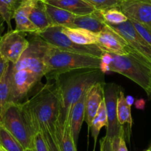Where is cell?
Wrapping results in <instances>:
<instances>
[{
	"instance_id": "31",
	"label": "cell",
	"mask_w": 151,
	"mask_h": 151,
	"mask_svg": "<svg viewBox=\"0 0 151 151\" xmlns=\"http://www.w3.org/2000/svg\"><path fill=\"white\" fill-rule=\"evenodd\" d=\"M32 149L33 151H49L45 139L41 130L38 131L34 135Z\"/></svg>"
},
{
	"instance_id": "38",
	"label": "cell",
	"mask_w": 151,
	"mask_h": 151,
	"mask_svg": "<svg viewBox=\"0 0 151 151\" xmlns=\"http://www.w3.org/2000/svg\"><path fill=\"white\" fill-rule=\"evenodd\" d=\"M125 99H126V102H127V104H128L129 106H130V107L134 104L135 99L134 97L132 96H130V95L127 96L125 97Z\"/></svg>"
},
{
	"instance_id": "21",
	"label": "cell",
	"mask_w": 151,
	"mask_h": 151,
	"mask_svg": "<svg viewBox=\"0 0 151 151\" xmlns=\"http://www.w3.org/2000/svg\"><path fill=\"white\" fill-rule=\"evenodd\" d=\"M56 138L61 151H77L71 131L70 119L64 125L56 124Z\"/></svg>"
},
{
	"instance_id": "24",
	"label": "cell",
	"mask_w": 151,
	"mask_h": 151,
	"mask_svg": "<svg viewBox=\"0 0 151 151\" xmlns=\"http://www.w3.org/2000/svg\"><path fill=\"white\" fill-rule=\"evenodd\" d=\"M107 126V110H106V105L104 99L101 101L100 107L96 114L95 117L93 119L91 125L90 127V130L92 133V136L94 139V148L96 145L97 139H98L99 134L103 127Z\"/></svg>"
},
{
	"instance_id": "9",
	"label": "cell",
	"mask_w": 151,
	"mask_h": 151,
	"mask_svg": "<svg viewBox=\"0 0 151 151\" xmlns=\"http://www.w3.org/2000/svg\"><path fill=\"white\" fill-rule=\"evenodd\" d=\"M120 88L116 83H104V99L107 114V126L106 137L113 140L118 137L124 130L117 118V99Z\"/></svg>"
},
{
	"instance_id": "41",
	"label": "cell",
	"mask_w": 151,
	"mask_h": 151,
	"mask_svg": "<svg viewBox=\"0 0 151 151\" xmlns=\"http://www.w3.org/2000/svg\"><path fill=\"white\" fill-rule=\"evenodd\" d=\"M0 151H7V150H6L4 149L3 147H2L0 146Z\"/></svg>"
},
{
	"instance_id": "44",
	"label": "cell",
	"mask_w": 151,
	"mask_h": 151,
	"mask_svg": "<svg viewBox=\"0 0 151 151\" xmlns=\"http://www.w3.org/2000/svg\"><path fill=\"white\" fill-rule=\"evenodd\" d=\"M145 151H151V147L149 148V149H147V150H145Z\"/></svg>"
},
{
	"instance_id": "37",
	"label": "cell",
	"mask_w": 151,
	"mask_h": 151,
	"mask_svg": "<svg viewBox=\"0 0 151 151\" xmlns=\"http://www.w3.org/2000/svg\"><path fill=\"white\" fill-rule=\"evenodd\" d=\"M135 106L137 109H140V110H144L145 106V101L143 99H139L135 103Z\"/></svg>"
},
{
	"instance_id": "43",
	"label": "cell",
	"mask_w": 151,
	"mask_h": 151,
	"mask_svg": "<svg viewBox=\"0 0 151 151\" xmlns=\"http://www.w3.org/2000/svg\"><path fill=\"white\" fill-rule=\"evenodd\" d=\"M24 151H33V149H26L24 150Z\"/></svg>"
},
{
	"instance_id": "17",
	"label": "cell",
	"mask_w": 151,
	"mask_h": 151,
	"mask_svg": "<svg viewBox=\"0 0 151 151\" xmlns=\"http://www.w3.org/2000/svg\"><path fill=\"white\" fill-rule=\"evenodd\" d=\"M44 2L76 16L88 15L96 10L85 0H45Z\"/></svg>"
},
{
	"instance_id": "6",
	"label": "cell",
	"mask_w": 151,
	"mask_h": 151,
	"mask_svg": "<svg viewBox=\"0 0 151 151\" xmlns=\"http://www.w3.org/2000/svg\"><path fill=\"white\" fill-rule=\"evenodd\" d=\"M29 40V46L22 54L19 60L12 65L13 70H27L42 79L47 74V67L45 62V55L48 44L37 35Z\"/></svg>"
},
{
	"instance_id": "12",
	"label": "cell",
	"mask_w": 151,
	"mask_h": 151,
	"mask_svg": "<svg viewBox=\"0 0 151 151\" xmlns=\"http://www.w3.org/2000/svg\"><path fill=\"white\" fill-rule=\"evenodd\" d=\"M96 45L103 52L116 55H127L132 50L124 38L107 24L97 33Z\"/></svg>"
},
{
	"instance_id": "40",
	"label": "cell",
	"mask_w": 151,
	"mask_h": 151,
	"mask_svg": "<svg viewBox=\"0 0 151 151\" xmlns=\"http://www.w3.org/2000/svg\"><path fill=\"white\" fill-rule=\"evenodd\" d=\"M146 93H147V96L151 100V72L150 73V81H149V86H148L147 90L146 91Z\"/></svg>"
},
{
	"instance_id": "45",
	"label": "cell",
	"mask_w": 151,
	"mask_h": 151,
	"mask_svg": "<svg viewBox=\"0 0 151 151\" xmlns=\"http://www.w3.org/2000/svg\"><path fill=\"white\" fill-rule=\"evenodd\" d=\"M42 1H45V0H42Z\"/></svg>"
},
{
	"instance_id": "13",
	"label": "cell",
	"mask_w": 151,
	"mask_h": 151,
	"mask_svg": "<svg viewBox=\"0 0 151 151\" xmlns=\"http://www.w3.org/2000/svg\"><path fill=\"white\" fill-rule=\"evenodd\" d=\"M119 8L129 19L151 27V2L139 0H123Z\"/></svg>"
},
{
	"instance_id": "35",
	"label": "cell",
	"mask_w": 151,
	"mask_h": 151,
	"mask_svg": "<svg viewBox=\"0 0 151 151\" xmlns=\"http://www.w3.org/2000/svg\"><path fill=\"white\" fill-rule=\"evenodd\" d=\"M10 65H11V63L0 54V79L3 76L5 72L8 70Z\"/></svg>"
},
{
	"instance_id": "3",
	"label": "cell",
	"mask_w": 151,
	"mask_h": 151,
	"mask_svg": "<svg viewBox=\"0 0 151 151\" xmlns=\"http://www.w3.org/2000/svg\"><path fill=\"white\" fill-rule=\"evenodd\" d=\"M45 62L47 70L45 77L49 80L58 74L68 71L100 69L101 59L92 55L66 51L48 45L45 55Z\"/></svg>"
},
{
	"instance_id": "14",
	"label": "cell",
	"mask_w": 151,
	"mask_h": 151,
	"mask_svg": "<svg viewBox=\"0 0 151 151\" xmlns=\"http://www.w3.org/2000/svg\"><path fill=\"white\" fill-rule=\"evenodd\" d=\"M104 82H96L88 91L85 101V121L88 124V130H90L91 123L99 108L101 101L104 100Z\"/></svg>"
},
{
	"instance_id": "26",
	"label": "cell",
	"mask_w": 151,
	"mask_h": 151,
	"mask_svg": "<svg viewBox=\"0 0 151 151\" xmlns=\"http://www.w3.org/2000/svg\"><path fill=\"white\" fill-rule=\"evenodd\" d=\"M22 0H0V17L8 24V31L12 30L11 20L14 19V12Z\"/></svg>"
},
{
	"instance_id": "11",
	"label": "cell",
	"mask_w": 151,
	"mask_h": 151,
	"mask_svg": "<svg viewBox=\"0 0 151 151\" xmlns=\"http://www.w3.org/2000/svg\"><path fill=\"white\" fill-rule=\"evenodd\" d=\"M28 46L29 40L25 38V33L11 30L0 40V54L10 63L15 64Z\"/></svg>"
},
{
	"instance_id": "16",
	"label": "cell",
	"mask_w": 151,
	"mask_h": 151,
	"mask_svg": "<svg viewBox=\"0 0 151 151\" xmlns=\"http://www.w3.org/2000/svg\"><path fill=\"white\" fill-rule=\"evenodd\" d=\"M99 10H96L94 12L88 15L76 16L74 19L70 27H79L86 29L93 33H98L106 27Z\"/></svg>"
},
{
	"instance_id": "18",
	"label": "cell",
	"mask_w": 151,
	"mask_h": 151,
	"mask_svg": "<svg viewBox=\"0 0 151 151\" xmlns=\"http://www.w3.org/2000/svg\"><path fill=\"white\" fill-rule=\"evenodd\" d=\"M88 91H85L79 101L74 104L70 115L71 131L76 144H77L81 127L85 119V101H86Z\"/></svg>"
},
{
	"instance_id": "23",
	"label": "cell",
	"mask_w": 151,
	"mask_h": 151,
	"mask_svg": "<svg viewBox=\"0 0 151 151\" xmlns=\"http://www.w3.org/2000/svg\"><path fill=\"white\" fill-rule=\"evenodd\" d=\"M117 118L122 126L127 124L130 130L133 125V119L131 115V107L126 102L124 93L121 89L119 90L117 99Z\"/></svg>"
},
{
	"instance_id": "30",
	"label": "cell",
	"mask_w": 151,
	"mask_h": 151,
	"mask_svg": "<svg viewBox=\"0 0 151 151\" xmlns=\"http://www.w3.org/2000/svg\"><path fill=\"white\" fill-rule=\"evenodd\" d=\"M130 20L132 22L136 30L139 32V34L144 38V40L151 47V27L141 24V23L133 21V20Z\"/></svg>"
},
{
	"instance_id": "20",
	"label": "cell",
	"mask_w": 151,
	"mask_h": 151,
	"mask_svg": "<svg viewBox=\"0 0 151 151\" xmlns=\"http://www.w3.org/2000/svg\"><path fill=\"white\" fill-rule=\"evenodd\" d=\"M62 31L73 42L80 45H96L97 33L79 27H62Z\"/></svg>"
},
{
	"instance_id": "8",
	"label": "cell",
	"mask_w": 151,
	"mask_h": 151,
	"mask_svg": "<svg viewBox=\"0 0 151 151\" xmlns=\"http://www.w3.org/2000/svg\"><path fill=\"white\" fill-rule=\"evenodd\" d=\"M42 79L27 70H13L11 63L10 103H23L40 84Z\"/></svg>"
},
{
	"instance_id": "1",
	"label": "cell",
	"mask_w": 151,
	"mask_h": 151,
	"mask_svg": "<svg viewBox=\"0 0 151 151\" xmlns=\"http://www.w3.org/2000/svg\"><path fill=\"white\" fill-rule=\"evenodd\" d=\"M49 80H53L59 88L61 107L57 124L64 125L70 119L74 104L93 85L104 82V73L99 68L81 69L62 73Z\"/></svg>"
},
{
	"instance_id": "15",
	"label": "cell",
	"mask_w": 151,
	"mask_h": 151,
	"mask_svg": "<svg viewBox=\"0 0 151 151\" xmlns=\"http://www.w3.org/2000/svg\"><path fill=\"white\" fill-rule=\"evenodd\" d=\"M36 0H22L14 12V19L16 22L15 30L21 33L34 34L38 30L29 18V14Z\"/></svg>"
},
{
	"instance_id": "34",
	"label": "cell",
	"mask_w": 151,
	"mask_h": 151,
	"mask_svg": "<svg viewBox=\"0 0 151 151\" xmlns=\"http://www.w3.org/2000/svg\"><path fill=\"white\" fill-rule=\"evenodd\" d=\"M100 151H114L112 141L109 138L104 136L100 140Z\"/></svg>"
},
{
	"instance_id": "42",
	"label": "cell",
	"mask_w": 151,
	"mask_h": 151,
	"mask_svg": "<svg viewBox=\"0 0 151 151\" xmlns=\"http://www.w3.org/2000/svg\"><path fill=\"white\" fill-rule=\"evenodd\" d=\"M139 1H144V2H151V0H139Z\"/></svg>"
},
{
	"instance_id": "25",
	"label": "cell",
	"mask_w": 151,
	"mask_h": 151,
	"mask_svg": "<svg viewBox=\"0 0 151 151\" xmlns=\"http://www.w3.org/2000/svg\"><path fill=\"white\" fill-rule=\"evenodd\" d=\"M10 73H11V65L8 70L0 79V116L10 103V97H11Z\"/></svg>"
},
{
	"instance_id": "36",
	"label": "cell",
	"mask_w": 151,
	"mask_h": 151,
	"mask_svg": "<svg viewBox=\"0 0 151 151\" xmlns=\"http://www.w3.org/2000/svg\"><path fill=\"white\" fill-rule=\"evenodd\" d=\"M101 63L104 64V65H107L110 66V65L111 64L112 61H113V57H112V55L110 53H107V52H103L102 54H101Z\"/></svg>"
},
{
	"instance_id": "33",
	"label": "cell",
	"mask_w": 151,
	"mask_h": 151,
	"mask_svg": "<svg viewBox=\"0 0 151 151\" xmlns=\"http://www.w3.org/2000/svg\"><path fill=\"white\" fill-rule=\"evenodd\" d=\"M113 147L114 151H128L124 139V132L119 136L112 140Z\"/></svg>"
},
{
	"instance_id": "32",
	"label": "cell",
	"mask_w": 151,
	"mask_h": 151,
	"mask_svg": "<svg viewBox=\"0 0 151 151\" xmlns=\"http://www.w3.org/2000/svg\"><path fill=\"white\" fill-rule=\"evenodd\" d=\"M47 143L49 151H61L56 138V133L49 130H41Z\"/></svg>"
},
{
	"instance_id": "28",
	"label": "cell",
	"mask_w": 151,
	"mask_h": 151,
	"mask_svg": "<svg viewBox=\"0 0 151 151\" xmlns=\"http://www.w3.org/2000/svg\"><path fill=\"white\" fill-rule=\"evenodd\" d=\"M99 11L106 24L117 25L122 24L128 20L127 16L118 8H107Z\"/></svg>"
},
{
	"instance_id": "39",
	"label": "cell",
	"mask_w": 151,
	"mask_h": 151,
	"mask_svg": "<svg viewBox=\"0 0 151 151\" xmlns=\"http://www.w3.org/2000/svg\"><path fill=\"white\" fill-rule=\"evenodd\" d=\"M4 22H5V21L3 20V19L0 17V40L2 38V33L4 30Z\"/></svg>"
},
{
	"instance_id": "5",
	"label": "cell",
	"mask_w": 151,
	"mask_h": 151,
	"mask_svg": "<svg viewBox=\"0 0 151 151\" xmlns=\"http://www.w3.org/2000/svg\"><path fill=\"white\" fill-rule=\"evenodd\" d=\"M111 55L113 61L110 65V71L124 76L146 91L149 86L150 64L135 52L127 55Z\"/></svg>"
},
{
	"instance_id": "19",
	"label": "cell",
	"mask_w": 151,
	"mask_h": 151,
	"mask_svg": "<svg viewBox=\"0 0 151 151\" xmlns=\"http://www.w3.org/2000/svg\"><path fill=\"white\" fill-rule=\"evenodd\" d=\"M29 18L33 25L37 28V32L53 26L46 11L45 2L42 0H36L29 14Z\"/></svg>"
},
{
	"instance_id": "10",
	"label": "cell",
	"mask_w": 151,
	"mask_h": 151,
	"mask_svg": "<svg viewBox=\"0 0 151 151\" xmlns=\"http://www.w3.org/2000/svg\"><path fill=\"white\" fill-rule=\"evenodd\" d=\"M107 25L124 38L132 50V52H135L138 56L151 65V47L136 30L132 22L129 19L122 24Z\"/></svg>"
},
{
	"instance_id": "29",
	"label": "cell",
	"mask_w": 151,
	"mask_h": 151,
	"mask_svg": "<svg viewBox=\"0 0 151 151\" xmlns=\"http://www.w3.org/2000/svg\"><path fill=\"white\" fill-rule=\"evenodd\" d=\"M96 10H104L112 8H119L123 0H85Z\"/></svg>"
},
{
	"instance_id": "22",
	"label": "cell",
	"mask_w": 151,
	"mask_h": 151,
	"mask_svg": "<svg viewBox=\"0 0 151 151\" xmlns=\"http://www.w3.org/2000/svg\"><path fill=\"white\" fill-rule=\"evenodd\" d=\"M46 11L53 22V26L70 27L76 15L68 11L62 9L58 7L53 6L45 2Z\"/></svg>"
},
{
	"instance_id": "2",
	"label": "cell",
	"mask_w": 151,
	"mask_h": 151,
	"mask_svg": "<svg viewBox=\"0 0 151 151\" xmlns=\"http://www.w3.org/2000/svg\"><path fill=\"white\" fill-rule=\"evenodd\" d=\"M23 105L36 132L49 130L56 133L60 112L61 101L59 88L53 80L38 85Z\"/></svg>"
},
{
	"instance_id": "27",
	"label": "cell",
	"mask_w": 151,
	"mask_h": 151,
	"mask_svg": "<svg viewBox=\"0 0 151 151\" xmlns=\"http://www.w3.org/2000/svg\"><path fill=\"white\" fill-rule=\"evenodd\" d=\"M0 146L7 151H24L17 139L0 124Z\"/></svg>"
},
{
	"instance_id": "4",
	"label": "cell",
	"mask_w": 151,
	"mask_h": 151,
	"mask_svg": "<svg viewBox=\"0 0 151 151\" xmlns=\"http://www.w3.org/2000/svg\"><path fill=\"white\" fill-rule=\"evenodd\" d=\"M0 124L6 128L24 150L32 149L35 130L22 103H9L0 116Z\"/></svg>"
},
{
	"instance_id": "7",
	"label": "cell",
	"mask_w": 151,
	"mask_h": 151,
	"mask_svg": "<svg viewBox=\"0 0 151 151\" xmlns=\"http://www.w3.org/2000/svg\"><path fill=\"white\" fill-rule=\"evenodd\" d=\"M34 34L40 36L42 40L50 45L66 51L92 55L97 57H101L103 53L102 50L96 45H80L74 43L62 31V27L61 26H51Z\"/></svg>"
}]
</instances>
